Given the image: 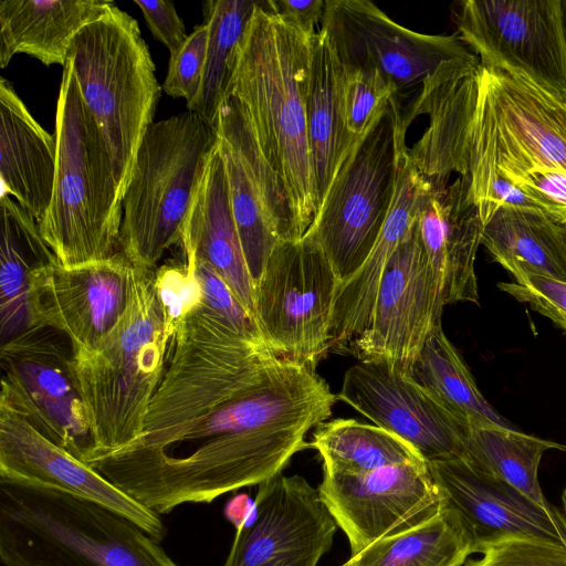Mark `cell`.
Wrapping results in <instances>:
<instances>
[{
	"instance_id": "1f68e13d",
	"label": "cell",
	"mask_w": 566,
	"mask_h": 566,
	"mask_svg": "<svg viewBox=\"0 0 566 566\" xmlns=\"http://www.w3.org/2000/svg\"><path fill=\"white\" fill-rule=\"evenodd\" d=\"M310 446L323 460L324 472L365 474L390 465L426 462L398 436L354 419H334L316 426Z\"/></svg>"
},
{
	"instance_id": "d6986e66",
	"label": "cell",
	"mask_w": 566,
	"mask_h": 566,
	"mask_svg": "<svg viewBox=\"0 0 566 566\" xmlns=\"http://www.w3.org/2000/svg\"><path fill=\"white\" fill-rule=\"evenodd\" d=\"M319 495L350 545L352 557L380 538L409 531L442 506L427 462L365 474L323 473Z\"/></svg>"
},
{
	"instance_id": "9a60e30c",
	"label": "cell",
	"mask_w": 566,
	"mask_h": 566,
	"mask_svg": "<svg viewBox=\"0 0 566 566\" xmlns=\"http://www.w3.org/2000/svg\"><path fill=\"white\" fill-rule=\"evenodd\" d=\"M319 29L343 66L377 70L400 98L444 63L478 57L455 33L412 31L368 0H325Z\"/></svg>"
},
{
	"instance_id": "2e32d148",
	"label": "cell",
	"mask_w": 566,
	"mask_h": 566,
	"mask_svg": "<svg viewBox=\"0 0 566 566\" xmlns=\"http://www.w3.org/2000/svg\"><path fill=\"white\" fill-rule=\"evenodd\" d=\"M444 306L416 218L385 272L369 326L348 353L411 376Z\"/></svg>"
},
{
	"instance_id": "ee69618b",
	"label": "cell",
	"mask_w": 566,
	"mask_h": 566,
	"mask_svg": "<svg viewBox=\"0 0 566 566\" xmlns=\"http://www.w3.org/2000/svg\"><path fill=\"white\" fill-rule=\"evenodd\" d=\"M266 6L307 33H316L324 14L325 0H266Z\"/></svg>"
},
{
	"instance_id": "9c48e42d",
	"label": "cell",
	"mask_w": 566,
	"mask_h": 566,
	"mask_svg": "<svg viewBox=\"0 0 566 566\" xmlns=\"http://www.w3.org/2000/svg\"><path fill=\"white\" fill-rule=\"evenodd\" d=\"M218 142L214 126L185 111L146 130L122 197L120 253L133 266L157 269L179 244L203 166Z\"/></svg>"
},
{
	"instance_id": "d590c367",
	"label": "cell",
	"mask_w": 566,
	"mask_h": 566,
	"mask_svg": "<svg viewBox=\"0 0 566 566\" xmlns=\"http://www.w3.org/2000/svg\"><path fill=\"white\" fill-rule=\"evenodd\" d=\"M340 105L345 126L359 138L377 113L397 95L395 86L377 70L342 65Z\"/></svg>"
},
{
	"instance_id": "4316f807",
	"label": "cell",
	"mask_w": 566,
	"mask_h": 566,
	"mask_svg": "<svg viewBox=\"0 0 566 566\" xmlns=\"http://www.w3.org/2000/svg\"><path fill=\"white\" fill-rule=\"evenodd\" d=\"M102 0H2L0 2V66L15 53L44 65L67 62L74 36L112 4Z\"/></svg>"
},
{
	"instance_id": "ffe728a7",
	"label": "cell",
	"mask_w": 566,
	"mask_h": 566,
	"mask_svg": "<svg viewBox=\"0 0 566 566\" xmlns=\"http://www.w3.org/2000/svg\"><path fill=\"white\" fill-rule=\"evenodd\" d=\"M427 465L442 505L457 515L474 553L514 538L566 547V520L552 504H538L465 455Z\"/></svg>"
},
{
	"instance_id": "8d00e7d4",
	"label": "cell",
	"mask_w": 566,
	"mask_h": 566,
	"mask_svg": "<svg viewBox=\"0 0 566 566\" xmlns=\"http://www.w3.org/2000/svg\"><path fill=\"white\" fill-rule=\"evenodd\" d=\"M154 284L170 343L181 321L203 301L195 260L184 259L155 269Z\"/></svg>"
},
{
	"instance_id": "b9f144b4",
	"label": "cell",
	"mask_w": 566,
	"mask_h": 566,
	"mask_svg": "<svg viewBox=\"0 0 566 566\" xmlns=\"http://www.w3.org/2000/svg\"><path fill=\"white\" fill-rule=\"evenodd\" d=\"M193 260L196 262V274L203 293V301L239 327L262 335L255 317L244 308L220 274L208 262Z\"/></svg>"
},
{
	"instance_id": "ba28073f",
	"label": "cell",
	"mask_w": 566,
	"mask_h": 566,
	"mask_svg": "<svg viewBox=\"0 0 566 566\" xmlns=\"http://www.w3.org/2000/svg\"><path fill=\"white\" fill-rule=\"evenodd\" d=\"M67 63L108 148L123 197L163 90L138 22L113 2L74 36Z\"/></svg>"
},
{
	"instance_id": "cb8c5ba5",
	"label": "cell",
	"mask_w": 566,
	"mask_h": 566,
	"mask_svg": "<svg viewBox=\"0 0 566 566\" xmlns=\"http://www.w3.org/2000/svg\"><path fill=\"white\" fill-rule=\"evenodd\" d=\"M406 142L399 145L394 199L379 237L361 266L338 286L329 326V350L349 352L368 328L385 272L417 218L427 180L413 166Z\"/></svg>"
},
{
	"instance_id": "5bb4252c",
	"label": "cell",
	"mask_w": 566,
	"mask_h": 566,
	"mask_svg": "<svg viewBox=\"0 0 566 566\" xmlns=\"http://www.w3.org/2000/svg\"><path fill=\"white\" fill-rule=\"evenodd\" d=\"M233 218L254 290L280 241L298 240L285 189L264 156L243 105L228 95L216 125Z\"/></svg>"
},
{
	"instance_id": "8fae6325",
	"label": "cell",
	"mask_w": 566,
	"mask_h": 566,
	"mask_svg": "<svg viewBox=\"0 0 566 566\" xmlns=\"http://www.w3.org/2000/svg\"><path fill=\"white\" fill-rule=\"evenodd\" d=\"M339 281L321 247L304 235L280 241L255 285L254 316L281 360L316 367L329 350Z\"/></svg>"
},
{
	"instance_id": "ac0fdd59",
	"label": "cell",
	"mask_w": 566,
	"mask_h": 566,
	"mask_svg": "<svg viewBox=\"0 0 566 566\" xmlns=\"http://www.w3.org/2000/svg\"><path fill=\"white\" fill-rule=\"evenodd\" d=\"M258 486L253 511L237 528L223 566H316L337 528L318 489L283 473Z\"/></svg>"
},
{
	"instance_id": "603a6c76",
	"label": "cell",
	"mask_w": 566,
	"mask_h": 566,
	"mask_svg": "<svg viewBox=\"0 0 566 566\" xmlns=\"http://www.w3.org/2000/svg\"><path fill=\"white\" fill-rule=\"evenodd\" d=\"M417 223L444 305L479 304L475 259L485 223L469 182L460 176L452 182L427 180Z\"/></svg>"
},
{
	"instance_id": "7bdbcfd3",
	"label": "cell",
	"mask_w": 566,
	"mask_h": 566,
	"mask_svg": "<svg viewBox=\"0 0 566 566\" xmlns=\"http://www.w3.org/2000/svg\"><path fill=\"white\" fill-rule=\"evenodd\" d=\"M140 9L154 38L161 42L169 54H175L188 38L186 27L174 2L164 0H134Z\"/></svg>"
},
{
	"instance_id": "e575fe53",
	"label": "cell",
	"mask_w": 566,
	"mask_h": 566,
	"mask_svg": "<svg viewBox=\"0 0 566 566\" xmlns=\"http://www.w3.org/2000/svg\"><path fill=\"white\" fill-rule=\"evenodd\" d=\"M258 1L210 0L203 4L209 41L201 85L197 96L186 103L212 126L228 96L234 50L241 40Z\"/></svg>"
},
{
	"instance_id": "4dcf8cb0",
	"label": "cell",
	"mask_w": 566,
	"mask_h": 566,
	"mask_svg": "<svg viewBox=\"0 0 566 566\" xmlns=\"http://www.w3.org/2000/svg\"><path fill=\"white\" fill-rule=\"evenodd\" d=\"M411 377L467 430L511 427L483 397L442 325L437 326L427 339Z\"/></svg>"
},
{
	"instance_id": "7a4b0ae2",
	"label": "cell",
	"mask_w": 566,
	"mask_h": 566,
	"mask_svg": "<svg viewBox=\"0 0 566 566\" xmlns=\"http://www.w3.org/2000/svg\"><path fill=\"white\" fill-rule=\"evenodd\" d=\"M422 114L429 125L408 150L413 166L427 180L458 174L478 208L500 174L566 172V102L514 69L479 57L444 63L402 107L403 125Z\"/></svg>"
},
{
	"instance_id": "83f0119b",
	"label": "cell",
	"mask_w": 566,
	"mask_h": 566,
	"mask_svg": "<svg viewBox=\"0 0 566 566\" xmlns=\"http://www.w3.org/2000/svg\"><path fill=\"white\" fill-rule=\"evenodd\" d=\"M342 64L326 34L313 38L306 93L307 133L317 211L339 166L359 138L347 130L340 105Z\"/></svg>"
},
{
	"instance_id": "5b68a950",
	"label": "cell",
	"mask_w": 566,
	"mask_h": 566,
	"mask_svg": "<svg viewBox=\"0 0 566 566\" xmlns=\"http://www.w3.org/2000/svg\"><path fill=\"white\" fill-rule=\"evenodd\" d=\"M4 566H178L127 517L64 492L0 482Z\"/></svg>"
},
{
	"instance_id": "6da1fadb",
	"label": "cell",
	"mask_w": 566,
	"mask_h": 566,
	"mask_svg": "<svg viewBox=\"0 0 566 566\" xmlns=\"http://www.w3.org/2000/svg\"><path fill=\"white\" fill-rule=\"evenodd\" d=\"M336 399L315 368L279 360L256 387L195 420L165 446L120 450L114 483L157 515L259 485L311 447L306 433L332 416Z\"/></svg>"
},
{
	"instance_id": "f546056e",
	"label": "cell",
	"mask_w": 566,
	"mask_h": 566,
	"mask_svg": "<svg viewBox=\"0 0 566 566\" xmlns=\"http://www.w3.org/2000/svg\"><path fill=\"white\" fill-rule=\"evenodd\" d=\"M0 325L2 343L31 327V272L56 261L35 218L12 197L1 195Z\"/></svg>"
},
{
	"instance_id": "3957f363",
	"label": "cell",
	"mask_w": 566,
	"mask_h": 566,
	"mask_svg": "<svg viewBox=\"0 0 566 566\" xmlns=\"http://www.w3.org/2000/svg\"><path fill=\"white\" fill-rule=\"evenodd\" d=\"M314 34L258 1L234 50L228 87L285 189L298 239L317 214L306 116Z\"/></svg>"
},
{
	"instance_id": "8992f818",
	"label": "cell",
	"mask_w": 566,
	"mask_h": 566,
	"mask_svg": "<svg viewBox=\"0 0 566 566\" xmlns=\"http://www.w3.org/2000/svg\"><path fill=\"white\" fill-rule=\"evenodd\" d=\"M56 170L41 235L65 266L120 252L122 192L95 118L66 62L56 103Z\"/></svg>"
},
{
	"instance_id": "d4e9b609",
	"label": "cell",
	"mask_w": 566,
	"mask_h": 566,
	"mask_svg": "<svg viewBox=\"0 0 566 566\" xmlns=\"http://www.w3.org/2000/svg\"><path fill=\"white\" fill-rule=\"evenodd\" d=\"M179 245L184 258L208 262L254 316V284L233 218L224 165L217 145L203 166L182 221Z\"/></svg>"
},
{
	"instance_id": "44dd1931",
	"label": "cell",
	"mask_w": 566,
	"mask_h": 566,
	"mask_svg": "<svg viewBox=\"0 0 566 566\" xmlns=\"http://www.w3.org/2000/svg\"><path fill=\"white\" fill-rule=\"evenodd\" d=\"M337 399L408 442L427 463L464 454L467 429L411 376L385 363L349 367Z\"/></svg>"
},
{
	"instance_id": "f35d334b",
	"label": "cell",
	"mask_w": 566,
	"mask_h": 566,
	"mask_svg": "<svg viewBox=\"0 0 566 566\" xmlns=\"http://www.w3.org/2000/svg\"><path fill=\"white\" fill-rule=\"evenodd\" d=\"M479 559L464 566H566V547L530 538H514L490 545Z\"/></svg>"
},
{
	"instance_id": "d6a6232c",
	"label": "cell",
	"mask_w": 566,
	"mask_h": 566,
	"mask_svg": "<svg viewBox=\"0 0 566 566\" xmlns=\"http://www.w3.org/2000/svg\"><path fill=\"white\" fill-rule=\"evenodd\" d=\"M473 553L459 518L442 505L427 522L373 543L347 566H463Z\"/></svg>"
},
{
	"instance_id": "e0dca14e",
	"label": "cell",
	"mask_w": 566,
	"mask_h": 566,
	"mask_svg": "<svg viewBox=\"0 0 566 566\" xmlns=\"http://www.w3.org/2000/svg\"><path fill=\"white\" fill-rule=\"evenodd\" d=\"M133 274V264L120 252L72 266L36 264L31 272V327L59 332L74 354L94 350L125 314Z\"/></svg>"
},
{
	"instance_id": "4fadbf2b",
	"label": "cell",
	"mask_w": 566,
	"mask_h": 566,
	"mask_svg": "<svg viewBox=\"0 0 566 566\" xmlns=\"http://www.w3.org/2000/svg\"><path fill=\"white\" fill-rule=\"evenodd\" d=\"M452 18L481 63L514 69L566 102V0H463Z\"/></svg>"
},
{
	"instance_id": "f1b7e54d",
	"label": "cell",
	"mask_w": 566,
	"mask_h": 566,
	"mask_svg": "<svg viewBox=\"0 0 566 566\" xmlns=\"http://www.w3.org/2000/svg\"><path fill=\"white\" fill-rule=\"evenodd\" d=\"M481 245L515 281L535 274L566 282L558 226L537 208L502 206L485 223Z\"/></svg>"
},
{
	"instance_id": "f6af8a7d",
	"label": "cell",
	"mask_w": 566,
	"mask_h": 566,
	"mask_svg": "<svg viewBox=\"0 0 566 566\" xmlns=\"http://www.w3.org/2000/svg\"><path fill=\"white\" fill-rule=\"evenodd\" d=\"M253 507L254 501H252L247 494H239L229 500L224 507V515L235 526V528H239L247 523Z\"/></svg>"
},
{
	"instance_id": "7dc6e473",
	"label": "cell",
	"mask_w": 566,
	"mask_h": 566,
	"mask_svg": "<svg viewBox=\"0 0 566 566\" xmlns=\"http://www.w3.org/2000/svg\"><path fill=\"white\" fill-rule=\"evenodd\" d=\"M558 232H559L562 241L566 248V226H558Z\"/></svg>"
},
{
	"instance_id": "c3c4849f",
	"label": "cell",
	"mask_w": 566,
	"mask_h": 566,
	"mask_svg": "<svg viewBox=\"0 0 566 566\" xmlns=\"http://www.w3.org/2000/svg\"><path fill=\"white\" fill-rule=\"evenodd\" d=\"M347 565H348V562H347V563H345V564H344V565H342V566H347Z\"/></svg>"
},
{
	"instance_id": "7402d4cb",
	"label": "cell",
	"mask_w": 566,
	"mask_h": 566,
	"mask_svg": "<svg viewBox=\"0 0 566 566\" xmlns=\"http://www.w3.org/2000/svg\"><path fill=\"white\" fill-rule=\"evenodd\" d=\"M0 482L64 492L103 505L137 524L160 542V515L119 490L87 463L0 405Z\"/></svg>"
},
{
	"instance_id": "277c9868",
	"label": "cell",
	"mask_w": 566,
	"mask_h": 566,
	"mask_svg": "<svg viewBox=\"0 0 566 566\" xmlns=\"http://www.w3.org/2000/svg\"><path fill=\"white\" fill-rule=\"evenodd\" d=\"M142 436L120 450L157 449L195 420L256 387L279 359L205 301L179 324ZM119 451V450H118Z\"/></svg>"
},
{
	"instance_id": "74e56055",
	"label": "cell",
	"mask_w": 566,
	"mask_h": 566,
	"mask_svg": "<svg viewBox=\"0 0 566 566\" xmlns=\"http://www.w3.org/2000/svg\"><path fill=\"white\" fill-rule=\"evenodd\" d=\"M209 27L206 22L197 25L182 46L169 57V65L163 91L175 98L192 101L200 88L207 57Z\"/></svg>"
},
{
	"instance_id": "52a82bcc",
	"label": "cell",
	"mask_w": 566,
	"mask_h": 566,
	"mask_svg": "<svg viewBox=\"0 0 566 566\" xmlns=\"http://www.w3.org/2000/svg\"><path fill=\"white\" fill-rule=\"evenodd\" d=\"M154 272L134 266L129 304L119 323L94 350L73 353L94 443L86 463L129 446L144 431L169 347Z\"/></svg>"
},
{
	"instance_id": "836d02e7",
	"label": "cell",
	"mask_w": 566,
	"mask_h": 566,
	"mask_svg": "<svg viewBox=\"0 0 566 566\" xmlns=\"http://www.w3.org/2000/svg\"><path fill=\"white\" fill-rule=\"evenodd\" d=\"M553 449L566 451V446L512 427L489 426L467 430L463 455L547 506L551 503L542 491L538 470L543 454Z\"/></svg>"
},
{
	"instance_id": "bcb514c9",
	"label": "cell",
	"mask_w": 566,
	"mask_h": 566,
	"mask_svg": "<svg viewBox=\"0 0 566 566\" xmlns=\"http://www.w3.org/2000/svg\"><path fill=\"white\" fill-rule=\"evenodd\" d=\"M562 513L566 520V486L563 491V494H562Z\"/></svg>"
},
{
	"instance_id": "7c38bea8",
	"label": "cell",
	"mask_w": 566,
	"mask_h": 566,
	"mask_svg": "<svg viewBox=\"0 0 566 566\" xmlns=\"http://www.w3.org/2000/svg\"><path fill=\"white\" fill-rule=\"evenodd\" d=\"M0 360V405L28 419L86 463L94 443L66 337L51 328L32 326L2 343Z\"/></svg>"
},
{
	"instance_id": "484cf974",
	"label": "cell",
	"mask_w": 566,
	"mask_h": 566,
	"mask_svg": "<svg viewBox=\"0 0 566 566\" xmlns=\"http://www.w3.org/2000/svg\"><path fill=\"white\" fill-rule=\"evenodd\" d=\"M55 170V136L35 120L11 83L1 77V195L13 197L39 223L51 202Z\"/></svg>"
},
{
	"instance_id": "30bf717a",
	"label": "cell",
	"mask_w": 566,
	"mask_h": 566,
	"mask_svg": "<svg viewBox=\"0 0 566 566\" xmlns=\"http://www.w3.org/2000/svg\"><path fill=\"white\" fill-rule=\"evenodd\" d=\"M401 111L395 95L377 113L339 166L305 233L324 251L339 285L371 252L391 207L399 144L407 133Z\"/></svg>"
},
{
	"instance_id": "ab89813d",
	"label": "cell",
	"mask_w": 566,
	"mask_h": 566,
	"mask_svg": "<svg viewBox=\"0 0 566 566\" xmlns=\"http://www.w3.org/2000/svg\"><path fill=\"white\" fill-rule=\"evenodd\" d=\"M497 287L515 300L528 304L566 334L565 281L530 274L518 281L500 282Z\"/></svg>"
},
{
	"instance_id": "60d3db41",
	"label": "cell",
	"mask_w": 566,
	"mask_h": 566,
	"mask_svg": "<svg viewBox=\"0 0 566 566\" xmlns=\"http://www.w3.org/2000/svg\"><path fill=\"white\" fill-rule=\"evenodd\" d=\"M510 180L557 226H566V172L534 170Z\"/></svg>"
}]
</instances>
